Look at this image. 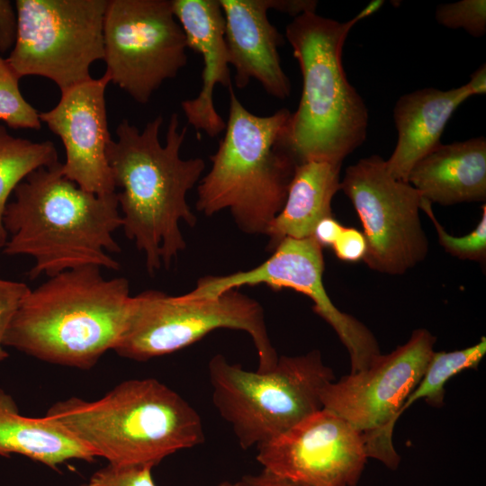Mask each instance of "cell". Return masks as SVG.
Returning <instances> with one entry per match:
<instances>
[{
    "label": "cell",
    "instance_id": "6da1fadb",
    "mask_svg": "<svg viewBox=\"0 0 486 486\" xmlns=\"http://www.w3.org/2000/svg\"><path fill=\"white\" fill-rule=\"evenodd\" d=\"M163 117L157 116L140 131L128 120L116 128L106 158L111 169L125 236L143 252L149 274L162 266L168 268L186 248L180 220L190 227L196 216L186 195L200 180L205 168L201 158L183 159L180 150L187 126L179 128L177 113L170 117L166 143L159 140Z\"/></svg>",
    "mask_w": 486,
    "mask_h": 486
},
{
    "label": "cell",
    "instance_id": "7a4b0ae2",
    "mask_svg": "<svg viewBox=\"0 0 486 486\" xmlns=\"http://www.w3.org/2000/svg\"><path fill=\"white\" fill-rule=\"evenodd\" d=\"M14 194L3 218L8 234L3 251L34 258L31 280L86 266L120 268L106 253L121 251L112 237L122 225L116 192L85 191L64 176L58 162L32 172Z\"/></svg>",
    "mask_w": 486,
    "mask_h": 486
},
{
    "label": "cell",
    "instance_id": "3957f363",
    "mask_svg": "<svg viewBox=\"0 0 486 486\" xmlns=\"http://www.w3.org/2000/svg\"><path fill=\"white\" fill-rule=\"evenodd\" d=\"M131 299L129 281L106 279L99 266L64 271L30 289L3 345L48 363L89 369L116 346Z\"/></svg>",
    "mask_w": 486,
    "mask_h": 486
},
{
    "label": "cell",
    "instance_id": "277c9868",
    "mask_svg": "<svg viewBox=\"0 0 486 486\" xmlns=\"http://www.w3.org/2000/svg\"><path fill=\"white\" fill-rule=\"evenodd\" d=\"M366 17L362 10L340 22L305 12L285 28L302 76L299 105L291 114L284 137L297 164L324 161L341 166L366 139L368 109L342 65L349 31Z\"/></svg>",
    "mask_w": 486,
    "mask_h": 486
},
{
    "label": "cell",
    "instance_id": "5b68a950",
    "mask_svg": "<svg viewBox=\"0 0 486 486\" xmlns=\"http://www.w3.org/2000/svg\"><path fill=\"white\" fill-rule=\"evenodd\" d=\"M45 417L112 464L155 466L204 441L195 410L152 378L124 381L97 400L71 397L58 401Z\"/></svg>",
    "mask_w": 486,
    "mask_h": 486
},
{
    "label": "cell",
    "instance_id": "8992f818",
    "mask_svg": "<svg viewBox=\"0 0 486 486\" xmlns=\"http://www.w3.org/2000/svg\"><path fill=\"white\" fill-rule=\"evenodd\" d=\"M225 133L197 186L196 209L206 216L230 210L238 227L266 235L285 202L297 162L284 142L292 112L248 111L229 87Z\"/></svg>",
    "mask_w": 486,
    "mask_h": 486
},
{
    "label": "cell",
    "instance_id": "52a82bcc",
    "mask_svg": "<svg viewBox=\"0 0 486 486\" xmlns=\"http://www.w3.org/2000/svg\"><path fill=\"white\" fill-rule=\"evenodd\" d=\"M212 402L243 449L280 436L321 410L324 388L335 374L314 349L283 356L266 372H252L218 354L208 364Z\"/></svg>",
    "mask_w": 486,
    "mask_h": 486
},
{
    "label": "cell",
    "instance_id": "ba28073f",
    "mask_svg": "<svg viewBox=\"0 0 486 486\" xmlns=\"http://www.w3.org/2000/svg\"><path fill=\"white\" fill-rule=\"evenodd\" d=\"M219 328L251 337L258 356L256 371L266 372L276 364L279 356L262 306L238 289L205 298L141 292L132 296L126 328L113 350L125 358L147 361L181 350Z\"/></svg>",
    "mask_w": 486,
    "mask_h": 486
},
{
    "label": "cell",
    "instance_id": "9c48e42d",
    "mask_svg": "<svg viewBox=\"0 0 486 486\" xmlns=\"http://www.w3.org/2000/svg\"><path fill=\"white\" fill-rule=\"evenodd\" d=\"M108 0H17L16 36L6 58L21 78L39 76L60 92L91 79L104 58Z\"/></svg>",
    "mask_w": 486,
    "mask_h": 486
},
{
    "label": "cell",
    "instance_id": "30bf717a",
    "mask_svg": "<svg viewBox=\"0 0 486 486\" xmlns=\"http://www.w3.org/2000/svg\"><path fill=\"white\" fill-rule=\"evenodd\" d=\"M436 341L428 329L417 328L405 344L381 354L367 369L329 382L322 392L323 409L362 433L367 457L391 470L400 463L392 443L398 411L422 379Z\"/></svg>",
    "mask_w": 486,
    "mask_h": 486
},
{
    "label": "cell",
    "instance_id": "8fae6325",
    "mask_svg": "<svg viewBox=\"0 0 486 486\" xmlns=\"http://www.w3.org/2000/svg\"><path fill=\"white\" fill-rule=\"evenodd\" d=\"M185 34L172 0H108L104 21V75L134 101L152 94L187 64Z\"/></svg>",
    "mask_w": 486,
    "mask_h": 486
},
{
    "label": "cell",
    "instance_id": "7c38bea8",
    "mask_svg": "<svg viewBox=\"0 0 486 486\" xmlns=\"http://www.w3.org/2000/svg\"><path fill=\"white\" fill-rule=\"evenodd\" d=\"M340 190L351 201L364 228L366 266L387 274H402L422 262L428 241L419 211L422 196L409 182L394 178L379 155L346 169Z\"/></svg>",
    "mask_w": 486,
    "mask_h": 486
},
{
    "label": "cell",
    "instance_id": "4fadbf2b",
    "mask_svg": "<svg viewBox=\"0 0 486 486\" xmlns=\"http://www.w3.org/2000/svg\"><path fill=\"white\" fill-rule=\"evenodd\" d=\"M256 449L263 469L309 486H356L368 459L362 433L323 408Z\"/></svg>",
    "mask_w": 486,
    "mask_h": 486
},
{
    "label": "cell",
    "instance_id": "5bb4252c",
    "mask_svg": "<svg viewBox=\"0 0 486 486\" xmlns=\"http://www.w3.org/2000/svg\"><path fill=\"white\" fill-rule=\"evenodd\" d=\"M322 248L312 237L284 238L265 262L248 271L221 275V290L264 284L274 290L292 289L310 298L313 310L328 323L350 356V373L367 369L382 354L371 330L355 317L342 312L328 297L322 282Z\"/></svg>",
    "mask_w": 486,
    "mask_h": 486
},
{
    "label": "cell",
    "instance_id": "9a60e30c",
    "mask_svg": "<svg viewBox=\"0 0 486 486\" xmlns=\"http://www.w3.org/2000/svg\"><path fill=\"white\" fill-rule=\"evenodd\" d=\"M110 83L104 76L91 78L61 92L52 109L41 112V122L58 136L64 145L66 160L62 172L86 192L107 195L116 192L106 158L111 140L105 104Z\"/></svg>",
    "mask_w": 486,
    "mask_h": 486
},
{
    "label": "cell",
    "instance_id": "2e32d148",
    "mask_svg": "<svg viewBox=\"0 0 486 486\" xmlns=\"http://www.w3.org/2000/svg\"><path fill=\"white\" fill-rule=\"evenodd\" d=\"M225 19V40L235 86L245 88L256 80L271 96L284 100L291 83L281 65L278 48L284 36L270 22V9L296 17L315 12V0H219Z\"/></svg>",
    "mask_w": 486,
    "mask_h": 486
},
{
    "label": "cell",
    "instance_id": "e0dca14e",
    "mask_svg": "<svg viewBox=\"0 0 486 486\" xmlns=\"http://www.w3.org/2000/svg\"><path fill=\"white\" fill-rule=\"evenodd\" d=\"M172 5L188 49L203 60L201 90L195 98L183 101L181 108L188 124L213 138L226 128L214 106V89L232 86L223 12L219 0H172Z\"/></svg>",
    "mask_w": 486,
    "mask_h": 486
},
{
    "label": "cell",
    "instance_id": "ac0fdd59",
    "mask_svg": "<svg viewBox=\"0 0 486 486\" xmlns=\"http://www.w3.org/2000/svg\"><path fill=\"white\" fill-rule=\"evenodd\" d=\"M472 96L466 84L449 90L428 87L401 95L393 108L398 140L386 160L388 172L408 182L412 167L441 144L452 114Z\"/></svg>",
    "mask_w": 486,
    "mask_h": 486
},
{
    "label": "cell",
    "instance_id": "d6986e66",
    "mask_svg": "<svg viewBox=\"0 0 486 486\" xmlns=\"http://www.w3.org/2000/svg\"><path fill=\"white\" fill-rule=\"evenodd\" d=\"M408 182L430 203L484 202L485 138L439 144L412 167Z\"/></svg>",
    "mask_w": 486,
    "mask_h": 486
},
{
    "label": "cell",
    "instance_id": "ffe728a7",
    "mask_svg": "<svg viewBox=\"0 0 486 486\" xmlns=\"http://www.w3.org/2000/svg\"><path fill=\"white\" fill-rule=\"evenodd\" d=\"M340 167L324 161L297 165L284 207L266 233L268 250L273 251L285 238L311 237L316 224L332 216V199L340 190Z\"/></svg>",
    "mask_w": 486,
    "mask_h": 486
},
{
    "label": "cell",
    "instance_id": "44dd1931",
    "mask_svg": "<svg viewBox=\"0 0 486 486\" xmlns=\"http://www.w3.org/2000/svg\"><path fill=\"white\" fill-rule=\"evenodd\" d=\"M24 455L52 469L71 459L95 455L57 422L22 416L11 395L0 389V455Z\"/></svg>",
    "mask_w": 486,
    "mask_h": 486
},
{
    "label": "cell",
    "instance_id": "7402d4cb",
    "mask_svg": "<svg viewBox=\"0 0 486 486\" xmlns=\"http://www.w3.org/2000/svg\"><path fill=\"white\" fill-rule=\"evenodd\" d=\"M58 162V152L51 141L16 138L0 125V248L8 239L3 218L11 193L32 172Z\"/></svg>",
    "mask_w": 486,
    "mask_h": 486
},
{
    "label": "cell",
    "instance_id": "603a6c76",
    "mask_svg": "<svg viewBox=\"0 0 486 486\" xmlns=\"http://www.w3.org/2000/svg\"><path fill=\"white\" fill-rule=\"evenodd\" d=\"M20 77L0 55V120L13 129L40 130L39 112L23 97Z\"/></svg>",
    "mask_w": 486,
    "mask_h": 486
},
{
    "label": "cell",
    "instance_id": "cb8c5ba5",
    "mask_svg": "<svg viewBox=\"0 0 486 486\" xmlns=\"http://www.w3.org/2000/svg\"><path fill=\"white\" fill-rule=\"evenodd\" d=\"M432 203L422 199L421 210L427 213L436 231L438 243L450 255L464 260L484 264L486 260V205L482 206L481 220L470 233L455 237L450 235L437 220Z\"/></svg>",
    "mask_w": 486,
    "mask_h": 486
},
{
    "label": "cell",
    "instance_id": "d4e9b609",
    "mask_svg": "<svg viewBox=\"0 0 486 486\" xmlns=\"http://www.w3.org/2000/svg\"><path fill=\"white\" fill-rule=\"evenodd\" d=\"M437 22L449 29H464L473 37L486 32V1L461 0L439 4L436 9Z\"/></svg>",
    "mask_w": 486,
    "mask_h": 486
},
{
    "label": "cell",
    "instance_id": "484cf974",
    "mask_svg": "<svg viewBox=\"0 0 486 486\" xmlns=\"http://www.w3.org/2000/svg\"><path fill=\"white\" fill-rule=\"evenodd\" d=\"M150 464H108L94 472L86 486H157Z\"/></svg>",
    "mask_w": 486,
    "mask_h": 486
},
{
    "label": "cell",
    "instance_id": "4316f807",
    "mask_svg": "<svg viewBox=\"0 0 486 486\" xmlns=\"http://www.w3.org/2000/svg\"><path fill=\"white\" fill-rule=\"evenodd\" d=\"M29 291V286L24 283L0 278V362L8 356L3 345L6 329Z\"/></svg>",
    "mask_w": 486,
    "mask_h": 486
},
{
    "label": "cell",
    "instance_id": "83f0119b",
    "mask_svg": "<svg viewBox=\"0 0 486 486\" xmlns=\"http://www.w3.org/2000/svg\"><path fill=\"white\" fill-rule=\"evenodd\" d=\"M332 248L338 259L357 262L364 259L367 245L363 232L352 227H343Z\"/></svg>",
    "mask_w": 486,
    "mask_h": 486
},
{
    "label": "cell",
    "instance_id": "f1b7e54d",
    "mask_svg": "<svg viewBox=\"0 0 486 486\" xmlns=\"http://www.w3.org/2000/svg\"><path fill=\"white\" fill-rule=\"evenodd\" d=\"M343 227L333 216H328L316 224L311 237L322 248L323 247H332Z\"/></svg>",
    "mask_w": 486,
    "mask_h": 486
},
{
    "label": "cell",
    "instance_id": "f546056e",
    "mask_svg": "<svg viewBox=\"0 0 486 486\" xmlns=\"http://www.w3.org/2000/svg\"><path fill=\"white\" fill-rule=\"evenodd\" d=\"M245 486H309L275 475L265 469L241 478Z\"/></svg>",
    "mask_w": 486,
    "mask_h": 486
},
{
    "label": "cell",
    "instance_id": "4dcf8cb0",
    "mask_svg": "<svg viewBox=\"0 0 486 486\" xmlns=\"http://www.w3.org/2000/svg\"><path fill=\"white\" fill-rule=\"evenodd\" d=\"M472 95L484 94L486 93V67L482 65L476 69L466 83Z\"/></svg>",
    "mask_w": 486,
    "mask_h": 486
},
{
    "label": "cell",
    "instance_id": "1f68e13d",
    "mask_svg": "<svg viewBox=\"0 0 486 486\" xmlns=\"http://www.w3.org/2000/svg\"><path fill=\"white\" fill-rule=\"evenodd\" d=\"M219 486H245L244 483L240 481L236 482H223Z\"/></svg>",
    "mask_w": 486,
    "mask_h": 486
},
{
    "label": "cell",
    "instance_id": "d6a6232c",
    "mask_svg": "<svg viewBox=\"0 0 486 486\" xmlns=\"http://www.w3.org/2000/svg\"><path fill=\"white\" fill-rule=\"evenodd\" d=\"M79 486H86V483H84V484H81V485H79Z\"/></svg>",
    "mask_w": 486,
    "mask_h": 486
},
{
    "label": "cell",
    "instance_id": "836d02e7",
    "mask_svg": "<svg viewBox=\"0 0 486 486\" xmlns=\"http://www.w3.org/2000/svg\"><path fill=\"white\" fill-rule=\"evenodd\" d=\"M1 6H2V4H1V1H0V9H1Z\"/></svg>",
    "mask_w": 486,
    "mask_h": 486
}]
</instances>
